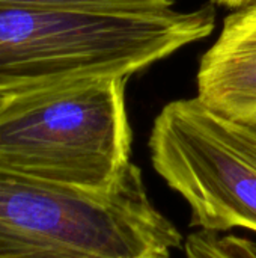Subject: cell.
Listing matches in <instances>:
<instances>
[{"mask_svg":"<svg viewBox=\"0 0 256 258\" xmlns=\"http://www.w3.org/2000/svg\"><path fill=\"white\" fill-rule=\"evenodd\" d=\"M214 29L211 3L149 17L0 3V94L88 77L128 80Z\"/></svg>","mask_w":256,"mask_h":258,"instance_id":"1","label":"cell"},{"mask_svg":"<svg viewBox=\"0 0 256 258\" xmlns=\"http://www.w3.org/2000/svg\"><path fill=\"white\" fill-rule=\"evenodd\" d=\"M127 79L88 77L0 94V169L86 192L131 165Z\"/></svg>","mask_w":256,"mask_h":258,"instance_id":"2","label":"cell"},{"mask_svg":"<svg viewBox=\"0 0 256 258\" xmlns=\"http://www.w3.org/2000/svg\"><path fill=\"white\" fill-rule=\"evenodd\" d=\"M183 245L134 163L104 192L0 169V258H170Z\"/></svg>","mask_w":256,"mask_h":258,"instance_id":"3","label":"cell"},{"mask_svg":"<svg viewBox=\"0 0 256 258\" xmlns=\"http://www.w3.org/2000/svg\"><path fill=\"white\" fill-rule=\"evenodd\" d=\"M148 145L155 172L189 204L192 225L256 233V118L198 95L175 100L157 115Z\"/></svg>","mask_w":256,"mask_h":258,"instance_id":"4","label":"cell"},{"mask_svg":"<svg viewBox=\"0 0 256 258\" xmlns=\"http://www.w3.org/2000/svg\"><path fill=\"white\" fill-rule=\"evenodd\" d=\"M198 97L238 118H256V0L225 20L219 38L202 54Z\"/></svg>","mask_w":256,"mask_h":258,"instance_id":"5","label":"cell"},{"mask_svg":"<svg viewBox=\"0 0 256 258\" xmlns=\"http://www.w3.org/2000/svg\"><path fill=\"white\" fill-rule=\"evenodd\" d=\"M6 5L100 14V15H127L149 17L175 12V0H0Z\"/></svg>","mask_w":256,"mask_h":258,"instance_id":"6","label":"cell"},{"mask_svg":"<svg viewBox=\"0 0 256 258\" xmlns=\"http://www.w3.org/2000/svg\"><path fill=\"white\" fill-rule=\"evenodd\" d=\"M187 258H256V245L240 236L196 231L184 240Z\"/></svg>","mask_w":256,"mask_h":258,"instance_id":"7","label":"cell"},{"mask_svg":"<svg viewBox=\"0 0 256 258\" xmlns=\"http://www.w3.org/2000/svg\"><path fill=\"white\" fill-rule=\"evenodd\" d=\"M216 3L222 5V6H226V8H231V9H238L241 6H246L255 0H214Z\"/></svg>","mask_w":256,"mask_h":258,"instance_id":"8","label":"cell"}]
</instances>
